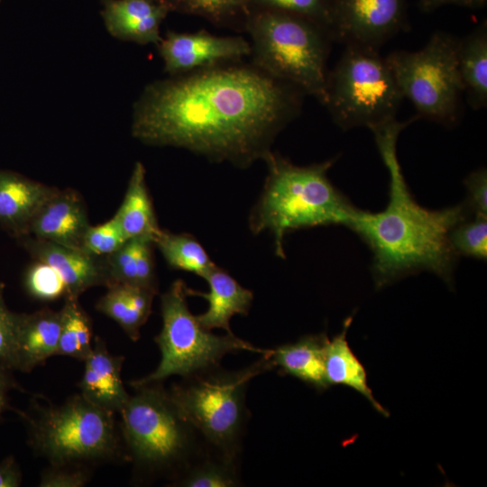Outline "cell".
Here are the masks:
<instances>
[{
  "label": "cell",
  "instance_id": "cell-1",
  "mask_svg": "<svg viewBox=\"0 0 487 487\" xmlns=\"http://www.w3.org/2000/svg\"><path fill=\"white\" fill-rule=\"evenodd\" d=\"M304 95L254 65H218L148 85L135 103L132 133L148 145L244 169L271 151Z\"/></svg>",
  "mask_w": 487,
  "mask_h": 487
},
{
  "label": "cell",
  "instance_id": "cell-2",
  "mask_svg": "<svg viewBox=\"0 0 487 487\" xmlns=\"http://www.w3.org/2000/svg\"><path fill=\"white\" fill-rule=\"evenodd\" d=\"M397 118L372 131L389 173V201L384 210L372 213L358 208L347 226L368 245L377 289L404 277L427 271L450 287L458 256L450 244V233L460 222L473 216L464 202L442 209H427L413 198L397 154L400 133L417 120Z\"/></svg>",
  "mask_w": 487,
  "mask_h": 487
},
{
  "label": "cell",
  "instance_id": "cell-3",
  "mask_svg": "<svg viewBox=\"0 0 487 487\" xmlns=\"http://www.w3.org/2000/svg\"><path fill=\"white\" fill-rule=\"evenodd\" d=\"M262 161L268 172L248 223L253 234L269 232L273 236L279 258L286 257L284 238L291 231L350 225L358 208L327 177L335 159L299 166L271 151Z\"/></svg>",
  "mask_w": 487,
  "mask_h": 487
},
{
  "label": "cell",
  "instance_id": "cell-4",
  "mask_svg": "<svg viewBox=\"0 0 487 487\" xmlns=\"http://www.w3.org/2000/svg\"><path fill=\"white\" fill-rule=\"evenodd\" d=\"M253 64L305 95L326 99L329 32L293 14L265 11L247 23Z\"/></svg>",
  "mask_w": 487,
  "mask_h": 487
},
{
  "label": "cell",
  "instance_id": "cell-5",
  "mask_svg": "<svg viewBox=\"0 0 487 487\" xmlns=\"http://www.w3.org/2000/svg\"><path fill=\"white\" fill-rule=\"evenodd\" d=\"M268 353L251 365L219 366L183 378L169 393L184 418L213 451L237 460L249 418L246 391L251 381L272 368Z\"/></svg>",
  "mask_w": 487,
  "mask_h": 487
},
{
  "label": "cell",
  "instance_id": "cell-6",
  "mask_svg": "<svg viewBox=\"0 0 487 487\" xmlns=\"http://www.w3.org/2000/svg\"><path fill=\"white\" fill-rule=\"evenodd\" d=\"M17 413L27 425L31 448L51 465L106 461L122 455L115 413L91 403L81 393L61 405L33 400L27 412Z\"/></svg>",
  "mask_w": 487,
  "mask_h": 487
},
{
  "label": "cell",
  "instance_id": "cell-7",
  "mask_svg": "<svg viewBox=\"0 0 487 487\" xmlns=\"http://www.w3.org/2000/svg\"><path fill=\"white\" fill-rule=\"evenodd\" d=\"M133 388L120 411L126 456L142 471L176 477L200 452L198 434L161 382Z\"/></svg>",
  "mask_w": 487,
  "mask_h": 487
},
{
  "label": "cell",
  "instance_id": "cell-8",
  "mask_svg": "<svg viewBox=\"0 0 487 487\" xmlns=\"http://www.w3.org/2000/svg\"><path fill=\"white\" fill-rule=\"evenodd\" d=\"M188 286L178 279L161 296L162 327L154 341L161 351V361L150 374L131 381L133 387L179 375L182 378L219 366L228 354L249 351L264 354L270 349L259 348L234 333L216 335L203 327L188 306Z\"/></svg>",
  "mask_w": 487,
  "mask_h": 487
},
{
  "label": "cell",
  "instance_id": "cell-9",
  "mask_svg": "<svg viewBox=\"0 0 487 487\" xmlns=\"http://www.w3.org/2000/svg\"><path fill=\"white\" fill-rule=\"evenodd\" d=\"M403 96L378 50L348 45L328 72L324 106L346 131L396 118Z\"/></svg>",
  "mask_w": 487,
  "mask_h": 487
},
{
  "label": "cell",
  "instance_id": "cell-10",
  "mask_svg": "<svg viewBox=\"0 0 487 487\" xmlns=\"http://www.w3.org/2000/svg\"><path fill=\"white\" fill-rule=\"evenodd\" d=\"M458 39L436 32L418 51H396L385 57L403 98L423 117L446 126L459 117L464 89L457 66Z\"/></svg>",
  "mask_w": 487,
  "mask_h": 487
},
{
  "label": "cell",
  "instance_id": "cell-11",
  "mask_svg": "<svg viewBox=\"0 0 487 487\" xmlns=\"http://www.w3.org/2000/svg\"><path fill=\"white\" fill-rule=\"evenodd\" d=\"M405 13V0H332V38L379 50L404 28Z\"/></svg>",
  "mask_w": 487,
  "mask_h": 487
},
{
  "label": "cell",
  "instance_id": "cell-12",
  "mask_svg": "<svg viewBox=\"0 0 487 487\" xmlns=\"http://www.w3.org/2000/svg\"><path fill=\"white\" fill-rule=\"evenodd\" d=\"M157 46L164 70L171 76L226 64L251 55V44L246 39L216 36L203 31L170 32Z\"/></svg>",
  "mask_w": 487,
  "mask_h": 487
},
{
  "label": "cell",
  "instance_id": "cell-13",
  "mask_svg": "<svg viewBox=\"0 0 487 487\" xmlns=\"http://www.w3.org/2000/svg\"><path fill=\"white\" fill-rule=\"evenodd\" d=\"M21 239L24 248L36 261L49 264L59 273L65 285V299H78L92 287L103 285L107 288L110 285L106 260L81 249L31 235Z\"/></svg>",
  "mask_w": 487,
  "mask_h": 487
},
{
  "label": "cell",
  "instance_id": "cell-14",
  "mask_svg": "<svg viewBox=\"0 0 487 487\" xmlns=\"http://www.w3.org/2000/svg\"><path fill=\"white\" fill-rule=\"evenodd\" d=\"M89 225L81 196L71 188L58 189L34 216L27 235L82 250Z\"/></svg>",
  "mask_w": 487,
  "mask_h": 487
},
{
  "label": "cell",
  "instance_id": "cell-15",
  "mask_svg": "<svg viewBox=\"0 0 487 487\" xmlns=\"http://www.w3.org/2000/svg\"><path fill=\"white\" fill-rule=\"evenodd\" d=\"M124 361V356L112 354L105 341L96 337L78 384L82 396L107 411L120 413L130 398L121 377Z\"/></svg>",
  "mask_w": 487,
  "mask_h": 487
},
{
  "label": "cell",
  "instance_id": "cell-16",
  "mask_svg": "<svg viewBox=\"0 0 487 487\" xmlns=\"http://www.w3.org/2000/svg\"><path fill=\"white\" fill-rule=\"evenodd\" d=\"M57 190L19 173L0 170V225L13 236L27 235L34 216Z\"/></svg>",
  "mask_w": 487,
  "mask_h": 487
},
{
  "label": "cell",
  "instance_id": "cell-17",
  "mask_svg": "<svg viewBox=\"0 0 487 487\" xmlns=\"http://www.w3.org/2000/svg\"><path fill=\"white\" fill-rule=\"evenodd\" d=\"M61 328V311L42 308L20 314L10 366L29 372L56 355Z\"/></svg>",
  "mask_w": 487,
  "mask_h": 487
},
{
  "label": "cell",
  "instance_id": "cell-18",
  "mask_svg": "<svg viewBox=\"0 0 487 487\" xmlns=\"http://www.w3.org/2000/svg\"><path fill=\"white\" fill-rule=\"evenodd\" d=\"M168 5L154 0H108L103 17L107 31L115 38L138 44H158L160 24Z\"/></svg>",
  "mask_w": 487,
  "mask_h": 487
},
{
  "label": "cell",
  "instance_id": "cell-19",
  "mask_svg": "<svg viewBox=\"0 0 487 487\" xmlns=\"http://www.w3.org/2000/svg\"><path fill=\"white\" fill-rule=\"evenodd\" d=\"M203 279L208 284L207 292L188 288V297H201L208 303L207 309L196 316L198 322L208 330L223 329L225 333H233L230 321L235 315L249 313L253 292L216 265Z\"/></svg>",
  "mask_w": 487,
  "mask_h": 487
},
{
  "label": "cell",
  "instance_id": "cell-20",
  "mask_svg": "<svg viewBox=\"0 0 487 487\" xmlns=\"http://www.w3.org/2000/svg\"><path fill=\"white\" fill-rule=\"evenodd\" d=\"M326 333L307 335L294 343L270 350L272 368L281 375H289L318 391L329 388L325 378L324 354L328 341Z\"/></svg>",
  "mask_w": 487,
  "mask_h": 487
},
{
  "label": "cell",
  "instance_id": "cell-21",
  "mask_svg": "<svg viewBox=\"0 0 487 487\" xmlns=\"http://www.w3.org/2000/svg\"><path fill=\"white\" fill-rule=\"evenodd\" d=\"M353 317H348L343 325L342 331L328 339L324 354L325 378L329 387L344 385L362 394L377 412L389 417L388 410L375 399L368 385L367 372L361 361L352 351L347 332Z\"/></svg>",
  "mask_w": 487,
  "mask_h": 487
},
{
  "label": "cell",
  "instance_id": "cell-22",
  "mask_svg": "<svg viewBox=\"0 0 487 487\" xmlns=\"http://www.w3.org/2000/svg\"><path fill=\"white\" fill-rule=\"evenodd\" d=\"M158 290L131 284H113L96 302L97 311L115 321L133 342L151 313Z\"/></svg>",
  "mask_w": 487,
  "mask_h": 487
},
{
  "label": "cell",
  "instance_id": "cell-23",
  "mask_svg": "<svg viewBox=\"0 0 487 487\" xmlns=\"http://www.w3.org/2000/svg\"><path fill=\"white\" fill-rule=\"evenodd\" d=\"M114 216L127 240L148 238L153 241L161 230L142 162L134 164L124 198Z\"/></svg>",
  "mask_w": 487,
  "mask_h": 487
},
{
  "label": "cell",
  "instance_id": "cell-24",
  "mask_svg": "<svg viewBox=\"0 0 487 487\" xmlns=\"http://www.w3.org/2000/svg\"><path fill=\"white\" fill-rule=\"evenodd\" d=\"M457 66L470 106H487V24L484 21L470 34L458 39Z\"/></svg>",
  "mask_w": 487,
  "mask_h": 487
},
{
  "label": "cell",
  "instance_id": "cell-25",
  "mask_svg": "<svg viewBox=\"0 0 487 487\" xmlns=\"http://www.w3.org/2000/svg\"><path fill=\"white\" fill-rule=\"evenodd\" d=\"M168 265L204 278L215 266L202 244L192 234L161 229L153 238Z\"/></svg>",
  "mask_w": 487,
  "mask_h": 487
},
{
  "label": "cell",
  "instance_id": "cell-26",
  "mask_svg": "<svg viewBox=\"0 0 487 487\" xmlns=\"http://www.w3.org/2000/svg\"><path fill=\"white\" fill-rule=\"evenodd\" d=\"M198 455L175 477V483L184 487H234L240 483L237 460L212 450Z\"/></svg>",
  "mask_w": 487,
  "mask_h": 487
},
{
  "label": "cell",
  "instance_id": "cell-27",
  "mask_svg": "<svg viewBox=\"0 0 487 487\" xmlns=\"http://www.w3.org/2000/svg\"><path fill=\"white\" fill-rule=\"evenodd\" d=\"M60 311L61 328L57 354L84 362L93 348L90 319L80 307L78 299H65Z\"/></svg>",
  "mask_w": 487,
  "mask_h": 487
},
{
  "label": "cell",
  "instance_id": "cell-28",
  "mask_svg": "<svg viewBox=\"0 0 487 487\" xmlns=\"http://www.w3.org/2000/svg\"><path fill=\"white\" fill-rule=\"evenodd\" d=\"M450 244L460 255L480 260L487 258V216H470L457 224L450 233Z\"/></svg>",
  "mask_w": 487,
  "mask_h": 487
},
{
  "label": "cell",
  "instance_id": "cell-29",
  "mask_svg": "<svg viewBox=\"0 0 487 487\" xmlns=\"http://www.w3.org/2000/svg\"><path fill=\"white\" fill-rule=\"evenodd\" d=\"M24 287L32 297L51 301L66 297L65 285L59 273L49 264L36 261L26 271Z\"/></svg>",
  "mask_w": 487,
  "mask_h": 487
},
{
  "label": "cell",
  "instance_id": "cell-30",
  "mask_svg": "<svg viewBox=\"0 0 487 487\" xmlns=\"http://www.w3.org/2000/svg\"><path fill=\"white\" fill-rule=\"evenodd\" d=\"M255 1L258 4L267 6L271 11L284 12L308 18L326 29L332 37V0Z\"/></svg>",
  "mask_w": 487,
  "mask_h": 487
},
{
  "label": "cell",
  "instance_id": "cell-31",
  "mask_svg": "<svg viewBox=\"0 0 487 487\" xmlns=\"http://www.w3.org/2000/svg\"><path fill=\"white\" fill-rule=\"evenodd\" d=\"M138 244L139 238L129 239L115 252L105 256L110 278L109 286L113 284L139 286Z\"/></svg>",
  "mask_w": 487,
  "mask_h": 487
},
{
  "label": "cell",
  "instance_id": "cell-32",
  "mask_svg": "<svg viewBox=\"0 0 487 487\" xmlns=\"http://www.w3.org/2000/svg\"><path fill=\"white\" fill-rule=\"evenodd\" d=\"M126 241L116 219L113 216L101 225H89L83 240L82 250L95 256H107Z\"/></svg>",
  "mask_w": 487,
  "mask_h": 487
},
{
  "label": "cell",
  "instance_id": "cell-33",
  "mask_svg": "<svg viewBox=\"0 0 487 487\" xmlns=\"http://www.w3.org/2000/svg\"><path fill=\"white\" fill-rule=\"evenodd\" d=\"M4 292L5 284L0 282V361L11 368L20 314L12 312L7 308Z\"/></svg>",
  "mask_w": 487,
  "mask_h": 487
},
{
  "label": "cell",
  "instance_id": "cell-34",
  "mask_svg": "<svg viewBox=\"0 0 487 487\" xmlns=\"http://www.w3.org/2000/svg\"><path fill=\"white\" fill-rule=\"evenodd\" d=\"M467 190L464 204L473 216H487V171L485 168L471 172L464 181Z\"/></svg>",
  "mask_w": 487,
  "mask_h": 487
},
{
  "label": "cell",
  "instance_id": "cell-35",
  "mask_svg": "<svg viewBox=\"0 0 487 487\" xmlns=\"http://www.w3.org/2000/svg\"><path fill=\"white\" fill-rule=\"evenodd\" d=\"M71 465L54 466L45 469L39 482L40 487H82L89 480V473L84 468H71Z\"/></svg>",
  "mask_w": 487,
  "mask_h": 487
},
{
  "label": "cell",
  "instance_id": "cell-36",
  "mask_svg": "<svg viewBox=\"0 0 487 487\" xmlns=\"http://www.w3.org/2000/svg\"><path fill=\"white\" fill-rule=\"evenodd\" d=\"M188 11L220 20L232 14L245 0H180Z\"/></svg>",
  "mask_w": 487,
  "mask_h": 487
},
{
  "label": "cell",
  "instance_id": "cell-37",
  "mask_svg": "<svg viewBox=\"0 0 487 487\" xmlns=\"http://www.w3.org/2000/svg\"><path fill=\"white\" fill-rule=\"evenodd\" d=\"M22 479V471L13 455L0 462V487H18Z\"/></svg>",
  "mask_w": 487,
  "mask_h": 487
},
{
  "label": "cell",
  "instance_id": "cell-38",
  "mask_svg": "<svg viewBox=\"0 0 487 487\" xmlns=\"http://www.w3.org/2000/svg\"><path fill=\"white\" fill-rule=\"evenodd\" d=\"M12 369L0 361V418L6 409H9L8 393L13 389H19V385L12 376Z\"/></svg>",
  "mask_w": 487,
  "mask_h": 487
},
{
  "label": "cell",
  "instance_id": "cell-39",
  "mask_svg": "<svg viewBox=\"0 0 487 487\" xmlns=\"http://www.w3.org/2000/svg\"><path fill=\"white\" fill-rule=\"evenodd\" d=\"M486 0H420V8L424 12H431L446 5H455L469 8L482 7Z\"/></svg>",
  "mask_w": 487,
  "mask_h": 487
}]
</instances>
